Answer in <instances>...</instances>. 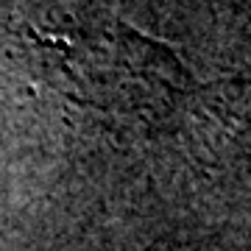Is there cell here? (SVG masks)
<instances>
[{
    "instance_id": "1",
    "label": "cell",
    "mask_w": 251,
    "mask_h": 251,
    "mask_svg": "<svg viewBox=\"0 0 251 251\" xmlns=\"http://www.w3.org/2000/svg\"><path fill=\"white\" fill-rule=\"evenodd\" d=\"M209 109L226 128L240 137L237 143L251 148V81H224L209 90Z\"/></svg>"
}]
</instances>
